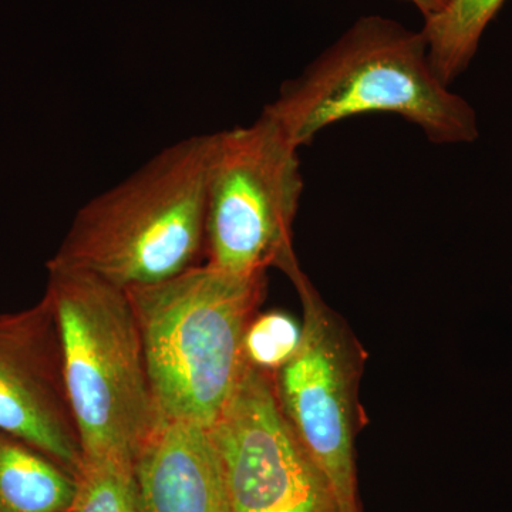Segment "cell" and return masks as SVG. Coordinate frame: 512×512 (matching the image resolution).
I'll return each instance as SVG.
<instances>
[{
  "label": "cell",
  "mask_w": 512,
  "mask_h": 512,
  "mask_svg": "<svg viewBox=\"0 0 512 512\" xmlns=\"http://www.w3.org/2000/svg\"><path fill=\"white\" fill-rule=\"evenodd\" d=\"M146 512H232L210 427L160 420L134 461Z\"/></svg>",
  "instance_id": "9c48e42d"
},
{
  "label": "cell",
  "mask_w": 512,
  "mask_h": 512,
  "mask_svg": "<svg viewBox=\"0 0 512 512\" xmlns=\"http://www.w3.org/2000/svg\"><path fill=\"white\" fill-rule=\"evenodd\" d=\"M214 138L197 134L165 147L84 204L49 264L92 272L123 289L200 265Z\"/></svg>",
  "instance_id": "7a4b0ae2"
},
{
  "label": "cell",
  "mask_w": 512,
  "mask_h": 512,
  "mask_svg": "<svg viewBox=\"0 0 512 512\" xmlns=\"http://www.w3.org/2000/svg\"><path fill=\"white\" fill-rule=\"evenodd\" d=\"M303 192L299 148L264 113L215 133L208 171L205 262L241 275L288 271Z\"/></svg>",
  "instance_id": "5b68a950"
},
{
  "label": "cell",
  "mask_w": 512,
  "mask_h": 512,
  "mask_svg": "<svg viewBox=\"0 0 512 512\" xmlns=\"http://www.w3.org/2000/svg\"><path fill=\"white\" fill-rule=\"evenodd\" d=\"M505 0H450L447 8L424 19L421 32L430 62L441 82L451 86L476 56L485 29Z\"/></svg>",
  "instance_id": "8fae6325"
},
{
  "label": "cell",
  "mask_w": 512,
  "mask_h": 512,
  "mask_svg": "<svg viewBox=\"0 0 512 512\" xmlns=\"http://www.w3.org/2000/svg\"><path fill=\"white\" fill-rule=\"evenodd\" d=\"M402 2L410 3L419 10L424 19H429L446 9L450 0H402Z\"/></svg>",
  "instance_id": "5bb4252c"
},
{
  "label": "cell",
  "mask_w": 512,
  "mask_h": 512,
  "mask_svg": "<svg viewBox=\"0 0 512 512\" xmlns=\"http://www.w3.org/2000/svg\"><path fill=\"white\" fill-rule=\"evenodd\" d=\"M46 266L83 460L134 463L160 417L128 293L92 272Z\"/></svg>",
  "instance_id": "277c9868"
},
{
  "label": "cell",
  "mask_w": 512,
  "mask_h": 512,
  "mask_svg": "<svg viewBox=\"0 0 512 512\" xmlns=\"http://www.w3.org/2000/svg\"><path fill=\"white\" fill-rule=\"evenodd\" d=\"M0 433L42 451L74 476L82 467L62 336L46 293L25 311L0 315Z\"/></svg>",
  "instance_id": "ba28073f"
},
{
  "label": "cell",
  "mask_w": 512,
  "mask_h": 512,
  "mask_svg": "<svg viewBox=\"0 0 512 512\" xmlns=\"http://www.w3.org/2000/svg\"><path fill=\"white\" fill-rule=\"evenodd\" d=\"M70 512V511H69Z\"/></svg>",
  "instance_id": "9a60e30c"
},
{
  "label": "cell",
  "mask_w": 512,
  "mask_h": 512,
  "mask_svg": "<svg viewBox=\"0 0 512 512\" xmlns=\"http://www.w3.org/2000/svg\"><path fill=\"white\" fill-rule=\"evenodd\" d=\"M302 336V320L282 311L258 312L245 333V360L275 375L301 348Z\"/></svg>",
  "instance_id": "4fadbf2b"
},
{
  "label": "cell",
  "mask_w": 512,
  "mask_h": 512,
  "mask_svg": "<svg viewBox=\"0 0 512 512\" xmlns=\"http://www.w3.org/2000/svg\"><path fill=\"white\" fill-rule=\"evenodd\" d=\"M70 512H146L134 463L84 458Z\"/></svg>",
  "instance_id": "7c38bea8"
},
{
  "label": "cell",
  "mask_w": 512,
  "mask_h": 512,
  "mask_svg": "<svg viewBox=\"0 0 512 512\" xmlns=\"http://www.w3.org/2000/svg\"><path fill=\"white\" fill-rule=\"evenodd\" d=\"M211 431L232 512H340L282 413L272 373L247 363Z\"/></svg>",
  "instance_id": "52a82bcc"
},
{
  "label": "cell",
  "mask_w": 512,
  "mask_h": 512,
  "mask_svg": "<svg viewBox=\"0 0 512 512\" xmlns=\"http://www.w3.org/2000/svg\"><path fill=\"white\" fill-rule=\"evenodd\" d=\"M77 478L53 458L0 433V512H69Z\"/></svg>",
  "instance_id": "30bf717a"
},
{
  "label": "cell",
  "mask_w": 512,
  "mask_h": 512,
  "mask_svg": "<svg viewBox=\"0 0 512 512\" xmlns=\"http://www.w3.org/2000/svg\"><path fill=\"white\" fill-rule=\"evenodd\" d=\"M262 113L298 148L339 121L367 114L402 117L439 146L480 137L477 111L434 72L424 33L382 16L356 20L282 83Z\"/></svg>",
  "instance_id": "6da1fadb"
},
{
  "label": "cell",
  "mask_w": 512,
  "mask_h": 512,
  "mask_svg": "<svg viewBox=\"0 0 512 512\" xmlns=\"http://www.w3.org/2000/svg\"><path fill=\"white\" fill-rule=\"evenodd\" d=\"M302 303L301 348L274 375L276 397L296 439L328 481L340 512H362L356 439L363 427L360 382L366 352L301 264L285 272Z\"/></svg>",
  "instance_id": "8992f818"
},
{
  "label": "cell",
  "mask_w": 512,
  "mask_h": 512,
  "mask_svg": "<svg viewBox=\"0 0 512 512\" xmlns=\"http://www.w3.org/2000/svg\"><path fill=\"white\" fill-rule=\"evenodd\" d=\"M160 420L214 426L244 375L245 333L265 298L266 274L192 266L126 289Z\"/></svg>",
  "instance_id": "3957f363"
}]
</instances>
